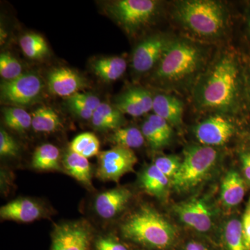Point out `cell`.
Listing matches in <instances>:
<instances>
[{"label": "cell", "mask_w": 250, "mask_h": 250, "mask_svg": "<svg viewBox=\"0 0 250 250\" xmlns=\"http://www.w3.org/2000/svg\"><path fill=\"white\" fill-rule=\"evenodd\" d=\"M62 165L67 173L80 183L91 187V167L87 158L70 150L65 154Z\"/></svg>", "instance_id": "19"}, {"label": "cell", "mask_w": 250, "mask_h": 250, "mask_svg": "<svg viewBox=\"0 0 250 250\" xmlns=\"http://www.w3.org/2000/svg\"><path fill=\"white\" fill-rule=\"evenodd\" d=\"M241 223L247 244L250 250V197L248 204H247L246 210L243 214Z\"/></svg>", "instance_id": "38"}, {"label": "cell", "mask_w": 250, "mask_h": 250, "mask_svg": "<svg viewBox=\"0 0 250 250\" xmlns=\"http://www.w3.org/2000/svg\"><path fill=\"white\" fill-rule=\"evenodd\" d=\"M121 230L126 239L157 249L172 246L177 236L173 225L148 206L130 215L122 224Z\"/></svg>", "instance_id": "2"}, {"label": "cell", "mask_w": 250, "mask_h": 250, "mask_svg": "<svg viewBox=\"0 0 250 250\" xmlns=\"http://www.w3.org/2000/svg\"><path fill=\"white\" fill-rule=\"evenodd\" d=\"M60 151L52 144H43L36 148L31 166L39 170H61Z\"/></svg>", "instance_id": "22"}, {"label": "cell", "mask_w": 250, "mask_h": 250, "mask_svg": "<svg viewBox=\"0 0 250 250\" xmlns=\"http://www.w3.org/2000/svg\"><path fill=\"white\" fill-rule=\"evenodd\" d=\"M69 98H71L72 100H75L77 103L83 105L93 111H95L102 103L96 95L90 93H77Z\"/></svg>", "instance_id": "35"}, {"label": "cell", "mask_w": 250, "mask_h": 250, "mask_svg": "<svg viewBox=\"0 0 250 250\" xmlns=\"http://www.w3.org/2000/svg\"><path fill=\"white\" fill-rule=\"evenodd\" d=\"M21 62L9 53H1L0 55V75L4 80H15L22 75Z\"/></svg>", "instance_id": "30"}, {"label": "cell", "mask_w": 250, "mask_h": 250, "mask_svg": "<svg viewBox=\"0 0 250 250\" xmlns=\"http://www.w3.org/2000/svg\"><path fill=\"white\" fill-rule=\"evenodd\" d=\"M19 152V146L14 138L2 128L0 129V155L15 157Z\"/></svg>", "instance_id": "32"}, {"label": "cell", "mask_w": 250, "mask_h": 250, "mask_svg": "<svg viewBox=\"0 0 250 250\" xmlns=\"http://www.w3.org/2000/svg\"><path fill=\"white\" fill-rule=\"evenodd\" d=\"M96 250H127L123 244L111 236H103L95 243Z\"/></svg>", "instance_id": "36"}, {"label": "cell", "mask_w": 250, "mask_h": 250, "mask_svg": "<svg viewBox=\"0 0 250 250\" xmlns=\"http://www.w3.org/2000/svg\"><path fill=\"white\" fill-rule=\"evenodd\" d=\"M67 104L69 107L75 115L80 117L82 119L91 120L94 111L72 100L71 98H67Z\"/></svg>", "instance_id": "37"}, {"label": "cell", "mask_w": 250, "mask_h": 250, "mask_svg": "<svg viewBox=\"0 0 250 250\" xmlns=\"http://www.w3.org/2000/svg\"><path fill=\"white\" fill-rule=\"evenodd\" d=\"M31 117V126L37 132H54L62 126L59 115L52 108L47 106L38 108Z\"/></svg>", "instance_id": "23"}, {"label": "cell", "mask_w": 250, "mask_h": 250, "mask_svg": "<svg viewBox=\"0 0 250 250\" xmlns=\"http://www.w3.org/2000/svg\"><path fill=\"white\" fill-rule=\"evenodd\" d=\"M158 5L153 0H117L108 1L105 9L125 30L132 33L154 18Z\"/></svg>", "instance_id": "6"}, {"label": "cell", "mask_w": 250, "mask_h": 250, "mask_svg": "<svg viewBox=\"0 0 250 250\" xmlns=\"http://www.w3.org/2000/svg\"><path fill=\"white\" fill-rule=\"evenodd\" d=\"M217 159L218 152L209 146H192L186 148L180 169L172 185L179 191L191 190L209 174Z\"/></svg>", "instance_id": "5"}, {"label": "cell", "mask_w": 250, "mask_h": 250, "mask_svg": "<svg viewBox=\"0 0 250 250\" xmlns=\"http://www.w3.org/2000/svg\"><path fill=\"white\" fill-rule=\"evenodd\" d=\"M140 182L141 187L147 193L162 198L167 193L171 181L152 164L143 171L140 177Z\"/></svg>", "instance_id": "18"}, {"label": "cell", "mask_w": 250, "mask_h": 250, "mask_svg": "<svg viewBox=\"0 0 250 250\" xmlns=\"http://www.w3.org/2000/svg\"><path fill=\"white\" fill-rule=\"evenodd\" d=\"M246 195V184L236 171H230L224 177L221 185V200L228 208L236 207Z\"/></svg>", "instance_id": "17"}, {"label": "cell", "mask_w": 250, "mask_h": 250, "mask_svg": "<svg viewBox=\"0 0 250 250\" xmlns=\"http://www.w3.org/2000/svg\"><path fill=\"white\" fill-rule=\"evenodd\" d=\"M2 113L5 124L15 131L23 132L31 126L32 117L23 108L10 106L4 108Z\"/></svg>", "instance_id": "29"}, {"label": "cell", "mask_w": 250, "mask_h": 250, "mask_svg": "<svg viewBox=\"0 0 250 250\" xmlns=\"http://www.w3.org/2000/svg\"><path fill=\"white\" fill-rule=\"evenodd\" d=\"M147 120L154 126V129L169 143L172 134V127L170 123L156 114L149 116Z\"/></svg>", "instance_id": "34"}, {"label": "cell", "mask_w": 250, "mask_h": 250, "mask_svg": "<svg viewBox=\"0 0 250 250\" xmlns=\"http://www.w3.org/2000/svg\"><path fill=\"white\" fill-rule=\"evenodd\" d=\"M110 142L128 149L139 148L145 143L142 131L136 127L118 128L110 135Z\"/></svg>", "instance_id": "24"}, {"label": "cell", "mask_w": 250, "mask_h": 250, "mask_svg": "<svg viewBox=\"0 0 250 250\" xmlns=\"http://www.w3.org/2000/svg\"><path fill=\"white\" fill-rule=\"evenodd\" d=\"M234 132L233 125L221 116L210 117L197 125L195 134L203 146H222L231 139Z\"/></svg>", "instance_id": "12"}, {"label": "cell", "mask_w": 250, "mask_h": 250, "mask_svg": "<svg viewBox=\"0 0 250 250\" xmlns=\"http://www.w3.org/2000/svg\"><path fill=\"white\" fill-rule=\"evenodd\" d=\"M238 70L231 57L224 56L204 77L197 91L198 103L204 108L228 111L238 95Z\"/></svg>", "instance_id": "1"}, {"label": "cell", "mask_w": 250, "mask_h": 250, "mask_svg": "<svg viewBox=\"0 0 250 250\" xmlns=\"http://www.w3.org/2000/svg\"><path fill=\"white\" fill-rule=\"evenodd\" d=\"M241 159L243 174L247 181L250 183V152L243 153Z\"/></svg>", "instance_id": "39"}, {"label": "cell", "mask_w": 250, "mask_h": 250, "mask_svg": "<svg viewBox=\"0 0 250 250\" xmlns=\"http://www.w3.org/2000/svg\"><path fill=\"white\" fill-rule=\"evenodd\" d=\"M182 161L178 156H163L158 157L154 164L172 182L178 173Z\"/></svg>", "instance_id": "31"}, {"label": "cell", "mask_w": 250, "mask_h": 250, "mask_svg": "<svg viewBox=\"0 0 250 250\" xmlns=\"http://www.w3.org/2000/svg\"><path fill=\"white\" fill-rule=\"evenodd\" d=\"M91 231L84 222L57 225L52 235V250H89Z\"/></svg>", "instance_id": "9"}, {"label": "cell", "mask_w": 250, "mask_h": 250, "mask_svg": "<svg viewBox=\"0 0 250 250\" xmlns=\"http://www.w3.org/2000/svg\"><path fill=\"white\" fill-rule=\"evenodd\" d=\"M100 143L93 133H83L76 136L70 145V150L88 158L100 154Z\"/></svg>", "instance_id": "27"}, {"label": "cell", "mask_w": 250, "mask_h": 250, "mask_svg": "<svg viewBox=\"0 0 250 250\" xmlns=\"http://www.w3.org/2000/svg\"><path fill=\"white\" fill-rule=\"evenodd\" d=\"M20 45L24 55L30 59H41L48 53L47 42L39 34H25L20 40Z\"/></svg>", "instance_id": "26"}, {"label": "cell", "mask_w": 250, "mask_h": 250, "mask_svg": "<svg viewBox=\"0 0 250 250\" xmlns=\"http://www.w3.org/2000/svg\"><path fill=\"white\" fill-rule=\"evenodd\" d=\"M49 89L61 97H70L86 86V82L80 74L67 67H59L49 72Z\"/></svg>", "instance_id": "15"}, {"label": "cell", "mask_w": 250, "mask_h": 250, "mask_svg": "<svg viewBox=\"0 0 250 250\" xmlns=\"http://www.w3.org/2000/svg\"><path fill=\"white\" fill-rule=\"evenodd\" d=\"M224 238L228 250H250L241 222L237 219H232L226 224L224 229Z\"/></svg>", "instance_id": "28"}, {"label": "cell", "mask_w": 250, "mask_h": 250, "mask_svg": "<svg viewBox=\"0 0 250 250\" xmlns=\"http://www.w3.org/2000/svg\"><path fill=\"white\" fill-rule=\"evenodd\" d=\"M201 52L186 41L170 42L159 62L156 76L161 80L176 82L192 75L200 65Z\"/></svg>", "instance_id": "4"}, {"label": "cell", "mask_w": 250, "mask_h": 250, "mask_svg": "<svg viewBox=\"0 0 250 250\" xmlns=\"http://www.w3.org/2000/svg\"><path fill=\"white\" fill-rule=\"evenodd\" d=\"M91 123L93 127L98 130H116L123 124V113L115 106L102 103L94 111Z\"/></svg>", "instance_id": "20"}, {"label": "cell", "mask_w": 250, "mask_h": 250, "mask_svg": "<svg viewBox=\"0 0 250 250\" xmlns=\"http://www.w3.org/2000/svg\"><path fill=\"white\" fill-rule=\"evenodd\" d=\"M142 133L145 139L147 140L153 149H161L168 144L162 136L154 129V126L148 120L143 123Z\"/></svg>", "instance_id": "33"}, {"label": "cell", "mask_w": 250, "mask_h": 250, "mask_svg": "<svg viewBox=\"0 0 250 250\" xmlns=\"http://www.w3.org/2000/svg\"><path fill=\"white\" fill-rule=\"evenodd\" d=\"M126 61L120 57H104L93 62L95 75L104 82H113L123 76L126 71Z\"/></svg>", "instance_id": "21"}, {"label": "cell", "mask_w": 250, "mask_h": 250, "mask_svg": "<svg viewBox=\"0 0 250 250\" xmlns=\"http://www.w3.org/2000/svg\"><path fill=\"white\" fill-rule=\"evenodd\" d=\"M176 214L184 224L199 232H207L213 225L209 207L203 199L192 198L174 207Z\"/></svg>", "instance_id": "10"}, {"label": "cell", "mask_w": 250, "mask_h": 250, "mask_svg": "<svg viewBox=\"0 0 250 250\" xmlns=\"http://www.w3.org/2000/svg\"></svg>", "instance_id": "41"}, {"label": "cell", "mask_w": 250, "mask_h": 250, "mask_svg": "<svg viewBox=\"0 0 250 250\" xmlns=\"http://www.w3.org/2000/svg\"><path fill=\"white\" fill-rule=\"evenodd\" d=\"M131 198V191L125 188L111 189L99 194L94 202V208L100 218L110 220L126 208Z\"/></svg>", "instance_id": "14"}, {"label": "cell", "mask_w": 250, "mask_h": 250, "mask_svg": "<svg viewBox=\"0 0 250 250\" xmlns=\"http://www.w3.org/2000/svg\"><path fill=\"white\" fill-rule=\"evenodd\" d=\"M177 17L197 35L211 37L220 34L225 26V12L221 4L208 0H191L179 3Z\"/></svg>", "instance_id": "3"}, {"label": "cell", "mask_w": 250, "mask_h": 250, "mask_svg": "<svg viewBox=\"0 0 250 250\" xmlns=\"http://www.w3.org/2000/svg\"><path fill=\"white\" fill-rule=\"evenodd\" d=\"M115 106L124 114L139 117L146 113L142 99L136 88H131L117 98Z\"/></svg>", "instance_id": "25"}, {"label": "cell", "mask_w": 250, "mask_h": 250, "mask_svg": "<svg viewBox=\"0 0 250 250\" xmlns=\"http://www.w3.org/2000/svg\"><path fill=\"white\" fill-rule=\"evenodd\" d=\"M96 176L103 181L118 182L125 174L132 172L137 157L132 149L115 146L98 154Z\"/></svg>", "instance_id": "8"}, {"label": "cell", "mask_w": 250, "mask_h": 250, "mask_svg": "<svg viewBox=\"0 0 250 250\" xmlns=\"http://www.w3.org/2000/svg\"><path fill=\"white\" fill-rule=\"evenodd\" d=\"M153 111L170 125H180L184 113V104L181 100L166 94H158L154 97Z\"/></svg>", "instance_id": "16"}, {"label": "cell", "mask_w": 250, "mask_h": 250, "mask_svg": "<svg viewBox=\"0 0 250 250\" xmlns=\"http://www.w3.org/2000/svg\"><path fill=\"white\" fill-rule=\"evenodd\" d=\"M46 208L40 202L27 197H21L8 202L0 208L2 220L19 223H31L43 218Z\"/></svg>", "instance_id": "13"}, {"label": "cell", "mask_w": 250, "mask_h": 250, "mask_svg": "<svg viewBox=\"0 0 250 250\" xmlns=\"http://www.w3.org/2000/svg\"><path fill=\"white\" fill-rule=\"evenodd\" d=\"M184 250H208L202 243L196 241H190L186 246Z\"/></svg>", "instance_id": "40"}, {"label": "cell", "mask_w": 250, "mask_h": 250, "mask_svg": "<svg viewBox=\"0 0 250 250\" xmlns=\"http://www.w3.org/2000/svg\"><path fill=\"white\" fill-rule=\"evenodd\" d=\"M0 88L2 103L15 106H25L39 98L43 84L36 74L28 72L15 80L3 81Z\"/></svg>", "instance_id": "7"}, {"label": "cell", "mask_w": 250, "mask_h": 250, "mask_svg": "<svg viewBox=\"0 0 250 250\" xmlns=\"http://www.w3.org/2000/svg\"><path fill=\"white\" fill-rule=\"evenodd\" d=\"M170 42L164 36L154 35L145 39L135 48L132 65L136 72L149 71L158 62Z\"/></svg>", "instance_id": "11"}]
</instances>
